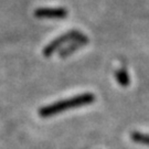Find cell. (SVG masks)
<instances>
[{
  "label": "cell",
  "mask_w": 149,
  "mask_h": 149,
  "mask_svg": "<svg viewBox=\"0 0 149 149\" xmlns=\"http://www.w3.org/2000/svg\"><path fill=\"white\" fill-rule=\"evenodd\" d=\"M116 80L119 83V85L123 87H127L129 85V76L125 70H119L116 72Z\"/></svg>",
  "instance_id": "8992f818"
},
{
  "label": "cell",
  "mask_w": 149,
  "mask_h": 149,
  "mask_svg": "<svg viewBox=\"0 0 149 149\" xmlns=\"http://www.w3.org/2000/svg\"><path fill=\"white\" fill-rule=\"evenodd\" d=\"M85 43H87V39H86L85 37L82 38V39H79V40H75V41H72L71 45H70V47H68L66 49L62 50L60 54H61L62 56H66V55H69V54L73 53L76 49L80 48V47H82V45H84Z\"/></svg>",
  "instance_id": "277c9868"
},
{
  "label": "cell",
  "mask_w": 149,
  "mask_h": 149,
  "mask_svg": "<svg viewBox=\"0 0 149 149\" xmlns=\"http://www.w3.org/2000/svg\"><path fill=\"white\" fill-rule=\"evenodd\" d=\"M82 38H84V36L81 34L80 32H77V31L69 32V33H66V34H63L62 37L58 38L56 40H54L53 42L50 43L48 47L44 49V52H43V53H44L45 56H49V55H51L53 52H55L58 49H60L61 45L65 44L66 42H72V41L79 40V39H82Z\"/></svg>",
  "instance_id": "7a4b0ae2"
},
{
  "label": "cell",
  "mask_w": 149,
  "mask_h": 149,
  "mask_svg": "<svg viewBox=\"0 0 149 149\" xmlns=\"http://www.w3.org/2000/svg\"><path fill=\"white\" fill-rule=\"evenodd\" d=\"M38 18H65L68 11L63 8H41L36 11Z\"/></svg>",
  "instance_id": "3957f363"
},
{
  "label": "cell",
  "mask_w": 149,
  "mask_h": 149,
  "mask_svg": "<svg viewBox=\"0 0 149 149\" xmlns=\"http://www.w3.org/2000/svg\"><path fill=\"white\" fill-rule=\"evenodd\" d=\"M130 138H132V140H134L135 143H138V144H143V145H147V146H149V135L148 134L134 132V133L130 134Z\"/></svg>",
  "instance_id": "5b68a950"
},
{
  "label": "cell",
  "mask_w": 149,
  "mask_h": 149,
  "mask_svg": "<svg viewBox=\"0 0 149 149\" xmlns=\"http://www.w3.org/2000/svg\"><path fill=\"white\" fill-rule=\"evenodd\" d=\"M94 101H95V96L92 93H84V94H81V95L74 96V97H71L68 100L42 107V108H40L39 114L41 117H49V116H53V115L65 112L66 109H70V108L90 105Z\"/></svg>",
  "instance_id": "6da1fadb"
}]
</instances>
